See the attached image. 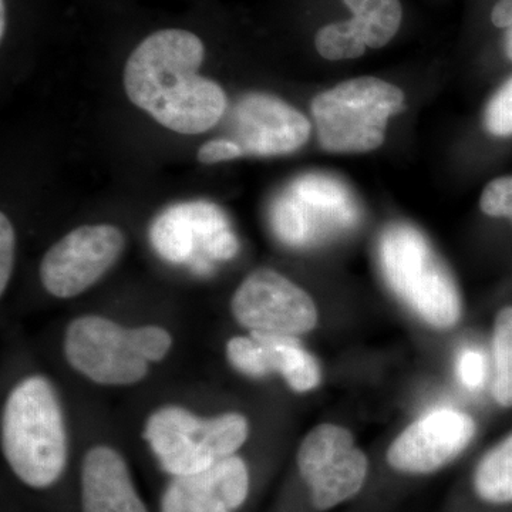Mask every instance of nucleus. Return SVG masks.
<instances>
[{"label": "nucleus", "instance_id": "f257e3e1", "mask_svg": "<svg viewBox=\"0 0 512 512\" xmlns=\"http://www.w3.org/2000/svg\"><path fill=\"white\" fill-rule=\"evenodd\" d=\"M204 57V42L190 30H157L128 56L124 92L168 130L205 133L224 117L228 97L220 84L198 74Z\"/></svg>", "mask_w": 512, "mask_h": 512}, {"label": "nucleus", "instance_id": "f03ea898", "mask_svg": "<svg viewBox=\"0 0 512 512\" xmlns=\"http://www.w3.org/2000/svg\"><path fill=\"white\" fill-rule=\"evenodd\" d=\"M2 450L22 483L47 488L67 463V434L55 387L43 376L22 380L2 413Z\"/></svg>", "mask_w": 512, "mask_h": 512}, {"label": "nucleus", "instance_id": "7ed1b4c3", "mask_svg": "<svg viewBox=\"0 0 512 512\" xmlns=\"http://www.w3.org/2000/svg\"><path fill=\"white\" fill-rule=\"evenodd\" d=\"M379 259L386 284L421 319L434 328L456 325L461 318L460 292L419 229L389 225L380 237Z\"/></svg>", "mask_w": 512, "mask_h": 512}, {"label": "nucleus", "instance_id": "20e7f679", "mask_svg": "<svg viewBox=\"0 0 512 512\" xmlns=\"http://www.w3.org/2000/svg\"><path fill=\"white\" fill-rule=\"evenodd\" d=\"M404 100L402 89L377 77L346 80L319 93L311 109L320 147L338 154L376 150Z\"/></svg>", "mask_w": 512, "mask_h": 512}, {"label": "nucleus", "instance_id": "39448f33", "mask_svg": "<svg viewBox=\"0 0 512 512\" xmlns=\"http://www.w3.org/2000/svg\"><path fill=\"white\" fill-rule=\"evenodd\" d=\"M249 436L247 417L224 413L204 419L183 407H161L144 426V440L171 476L200 473L234 456Z\"/></svg>", "mask_w": 512, "mask_h": 512}, {"label": "nucleus", "instance_id": "423d86ee", "mask_svg": "<svg viewBox=\"0 0 512 512\" xmlns=\"http://www.w3.org/2000/svg\"><path fill=\"white\" fill-rule=\"evenodd\" d=\"M126 237L111 224L82 225L60 238L43 256L40 282L57 299L89 291L123 255Z\"/></svg>", "mask_w": 512, "mask_h": 512}, {"label": "nucleus", "instance_id": "0eeeda50", "mask_svg": "<svg viewBox=\"0 0 512 512\" xmlns=\"http://www.w3.org/2000/svg\"><path fill=\"white\" fill-rule=\"evenodd\" d=\"M235 320L251 332L298 336L318 325V309L308 292L271 268L251 272L231 301Z\"/></svg>", "mask_w": 512, "mask_h": 512}, {"label": "nucleus", "instance_id": "6e6552de", "mask_svg": "<svg viewBox=\"0 0 512 512\" xmlns=\"http://www.w3.org/2000/svg\"><path fill=\"white\" fill-rule=\"evenodd\" d=\"M298 468L311 491L313 507L326 511L359 493L369 463L349 430L320 424L302 441Z\"/></svg>", "mask_w": 512, "mask_h": 512}, {"label": "nucleus", "instance_id": "1a4fd4ad", "mask_svg": "<svg viewBox=\"0 0 512 512\" xmlns=\"http://www.w3.org/2000/svg\"><path fill=\"white\" fill-rule=\"evenodd\" d=\"M64 357L80 375L106 386H131L148 373V362L128 340V329L103 316L72 320L64 332Z\"/></svg>", "mask_w": 512, "mask_h": 512}, {"label": "nucleus", "instance_id": "9d476101", "mask_svg": "<svg viewBox=\"0 0 512 512\" xmlns=\"http://www.w3.org/2000/svg\"><path fill=\"white\" fill-rule=\"evenodd\" d=\"M476 436V421L454 409L424 414L393 441L390 466L403 473L427 474L460 456Z\"/></svg>", "mask_w": 512, "mask_h": 512}, {"label": "nucleus", "instance_id": "9b49d317", "mask_svg": "<svg viewBox=\"0 0 512 512\" xmlns=\"http://www.w3.org/2000/svg\"><path fill=\"white\" fill-rule=\"evenodd\" d=\"M232 121L234 141L244 156L293 153L308 143L312 133L305 114L272 94L249 93L239 99Z\"/></svg>", "mask_w": 512, "mask_h": 512}, {"label": "nucleus", "instance_id": "f8f14e48", "mask_svg": "<svg viewBox=\"0 0 512 512\" xmlns=\"http://www.w3.org/2000/svg\"><path fill=\"white\" fill-rule=\"evenodd\" d=\"M158 254L174 264H184L197 241L211 258L228 261L238 254L239 242L227 218L210 202H187L164 212L151 229Z\"/></svg>", "mask_w": 512, "mask_h": 512}, {"label": "nucleus", "instance_id": "ddd939ff", "mask_svg": "<svg viewBox=\"0 0 512 512\" xmlns=\"http://www.w3.org/2000/svg\"><path fill=\"white\" fill-rule=\"evenodd\" d=\"M248 493L247 464L231 456L200 473L174 477L165 488L161 512H235Z\"/></svg>", "mask_w": 512, "mask_h": 512}, {"label": "nucleus", "instance_id": "4468645a", "mask_svg": "<svg viewBox=\"0 0 512 512\" xmlns=\"http://www.w3.org/2000/svg\"><path fill=\"white\" fill-rule=\"evenodd\" d=\"M309 244L328 232L353 227L359 207L348 187L325 174H306L285 192Z\"/></svg>", "mask_w": 512, "mask_h": 512}, {"label": "nucleus", "instance_id": "2eb2a0df", "mask_svg": "<svg viewBox=\"0 0 512 512\" xmlns=\"http://www.w3.org/2000/svg\"><path fill=\"white\" fill-rule=\"evenodd\" d=\"M80 485L83 512H148L126 460L113 447L96 446L84 454Z\"/></svg>", "mask_w": 512, "mask_h": 512}, {"label": "nucleus", "instance_id": "dca6fc26", "mask_svg": "<svg viewBox=\"0 0 512 512\" xmlns=\"http://www.w3.org/2000/svg\"><path fill=\"white\" fill-rule=\"evenodd\" d=\"M256 343L258 377L279 373L292 390L311 392L318 387L322 373L315 357L302 348L293 336L265 335L251 332Z\"/></svg>", "mask_w": 512, "mask_h": 512}, {"label": "nucleus", "instance_id": "f3484780", "mask_svg": "<svg viewBox=\"0 0 512 512\" xmlns=\"http://www.w3.org/2000/svg\"><path fill=\"white\" fill-rule=\"evenodd\" d=\"M367 47L380 49L399 32L403 20L400 0H343Z\"/></svg>", "mask_w": 512, "mask_h": 512}, {"label": "nucleus", "instance_id": "a211bd4d", "mask_svg": "<svg viewBox=\"0 0 512 512\" xmlns=\"http://www.w3.org/2000/svg\"><path fill=\"white\" fill-rule=\"evenodd\" d=\"M474 484L478 495L488 503H512V434L485 454Z\"/></svg>", "mask_w": 512, "mask_h": 512}, {"label": "nucleus", "instance_id": "6ab92c4d", "mask_svg": "<svg viewBox=\"0 0 512 512\" xmlns=\"http://www.w3.org/2000/svg\"><path fill=\"white\" fill-rule=\"evenodd\" d=\"M495 400L512 407V306L498 313L494 325Z\"/></svg>", "mask_w": 512, "mask_h": 512}, {"label": "nucleus", "instance_id": "aec40b11", "mask_svg": "<svg viewBox=\"0 0 512 512\" xmlns=\"http://www.w3.org/2000/svg\"><path fill=\"white\" fill-rule=\"evenodd\" d=\"M315 47L323 59L338 62L365 55L367 46L352 20H345L323 26L316 33Z\"/></svg>", "mask_w": 512, "mask_h": 512}, {"label": "nucleus", "instance_id": "412c9836", "mask_svg": "<svg viewBox=\"0 0 512 512\" xmlns=\"http://www.w3.org/2000/svg\"><path fill=\"white\" fill-rule=\"evenodd\" d=\"M131 348L147 362H160L173 346V336L161 326L147 325L128 329Z\"/></svg>", "mask_w": 512, "mask_h": 512}, {"label": "nucleus", "instance_id": "4be33fe9", "mask_svg": "<svg viewBox=\"0 0 512 512\" xmlns=\"http://www.w3.org/2000/svg\"><path fill=\"white\" fill-rule=\"evenodd\" d=\"M484 121L485 128L494 136H512V79L488 103Z\"/></svg>", "mask_w": 512, "mask_h": 512}, {"label": "nucleus", "instance_id": "5701e85b", "mask_svg": "<svg viewBox=\"0 0 512 512\" xmlns=\"http://www.w3.org/2000/svg\"><path fill=\"white\" fill-rule=\"evenodd\" d=\"M480 207L490 217L512 221V175L491 181L481 195Z\"/></svg>", "mask_w": 512, "mask_h": 512}, {"label": "nucleus", "instance_id": "b1692460", "mask_svg": "<svg viewBox=\"0 0 512 512\" xmlns=\"http://www.w3.org/2000/svg\"><path fill=\"white\" fill-rule=\"evenodd\" d=\"M16 261V232L5 212L0 214V293L8 289Z\"/></svg>", "mask_w": 512, "mask_h": 512}, {"label": "nucleus", "instance_id": "393cba45", "mask_svg": "<svg viewBox=\"0 0 512 512\" xmlns=\"http://www.w3.org/2000/svg\"><path fill=\"white\" fill-rule=\"evenodd\" d=\"M457 373L460 382L470 390L480 389L487 376V360L483 353L474 349L461 352L457 362Z\"/></svg>", "mask_w": 512, "mask_h": 512}, {"label": "nucleus", "instance_id": "a878e982", "mask_svg": "<svg viewBox=\"0 0 512 512\" xmlns=\"http://www.w3.org/2000/svg\"><path fill=\"white\" fill-rule=\"evenodd\" d=\"M241 157H244L241 147L234 140H227V138L207 141L198 148L197 153V160L205 165L225 163Z\"/></svg>", "mask_w": 512, "mask_h": 512}, {"label": "nucleus", "instance_id": "bb28decb", "mask_svg": "<svg viewBox=\"0 0 512 512\" xmlns=\"http://www.w3.org/2000/svg\"><path fill=\"white\" fill-rule=\"evenodd\" d=\"M491 22L500 29H510L512 26V0H498L491 12Z\"/></svg>", "mask_w": 512, "mask_h": 512}, {"label": "nucleus", "instance_id": "cd10ccee", "mask_svg": "<svg viewBox=\"0 0 512 512\" xmlns=\"http://www.w3.org/2000/svg\"><path fill=\"white\" fill-rule=\"evenodd\" d=\"M6 32V3L0 0V37H5Z\"/></svg>", "mask_w": 512, "mask_h": 512}, {"label": "nucleus", "instance_id": "c85d7f7f", "mask_svg": "<svg viewBox=\"0 0 512 512\" xmlns=\"http://www.w3.org/2000/svg\"><path fill=\"white\" fill-rule=\"evenodd\" d=\"M505 52H507V56L512 60V26L508 29L507 35H505Z\"/></svg>", "mask_w": 512, "mask_h": 512}]
</instances>
